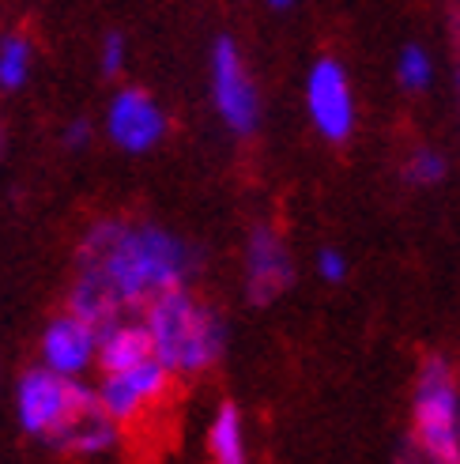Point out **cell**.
I'll use <instances>...</instances> for the list:
<instances>
[{
	"mask_svg": "<svg viewBox=\"0 0 460 464\" xmlns=\"http://www.w3.org/2000/svg\"><path fill=\"white\" fill-rule=\"evenodd\" d=\"M144 329L151 336V355L170 374H204L223 355V321L181 287L151 298L144 306Z\"/></svg>",
	"mask_w": 460,
	"mask_h": 464,
	"instance_id": "7a4b0ae2",
	"label": "cell"
},
{
	"mask_svg": "<svg viewBox=\"0 0 460 464\" xmlns=\"http://www.w3.org/2000/svg\"><path fill=\"white\" fill-rule=\"evenodd\" d=\"M456 378L446 359H426L416 385V450L426 464H460Z\"/></svg>",
	"mask_w": 460,
	"mask_h": 464,
	"instance_id": "277c9868",
	"label": "cell"
},
{
	"mask_svg": "<svg viewBox=\"0 0 460 464\" xmlns=\"http://www.w3.org/2000/svg\"><path fill=\"white\" fill-rule=\"evenodd\" d=\"M268 5H272V8H287V5H291V0H268Z\"/></svg>",
	"mask_w": 460,
	"mask_h": 464,
	"instance_id": "44dd1931",
	"label": "cell"
},
{
	"mask_svg": "<svg viewBox=\"0 0 460 464\" xmlns=\"http://www.w3.org/2000/svg\"><path fill=\"white\" fill-rule=\"evenodd\" d=\"M83 276L99 280L118 306H148L155 295L181 287L193 272V253L155 223L102 219L80 246Z\"/></svg>",
	"mask_w": 460,
	"mask_h": 464,
	"instance_id": "6da1fadb",
	"label": "cell"
},
{
	"mask_svg": "<svg viewBox=\"0 0 460 464\" xmlns=\"http://www.w3.org/2000/svg\"><path fill=\"white\" fill-rule=\"evenodd\" d=\"M317 276H321L325 284H340L343 276H348V261H343V253L321 249V253H317Z\"/></svg>",
	"mask_w": 460,
	"mask_h": 464,
	"instance_id": "ac0fdd59",
	"label": "cell"
},
{
	"mask_svg": "<svg viewBox=\"0 0 460 464\" xmlns=\"http://www.w3.org/2000/svg\"><path fill=\"white\" fill-rule=\"evenodd\" d=\"M212 99H216L219 118L238 136H249L257 129L261 99H257V87H253V76L238 53L235 38H216L212 45Z\"/></svg>",
	"mask_w": 460,
	"mask_h": 464,
	"instance_id": "5b68a950",
	"label": "cell"
},
{
	"mask_svg": "<svg viewBox=\"0 0 460 464\" xmlns=\"http://www.w3.org/2000/svg\"><path fill=\"white\" fill-rule=\"evenodd\" d=\"M106 132H110V140L125 151H148L163 140L167 118L148 91L125 87L113 95V102L106 110Z\"/></svg>",
	"mask_w": 460,
	"mask_h": 464,
	"instance_id": "ba28073f",
	"label": "cell"
},
{
	"mask_svg": "<svg viewBox=\"0 0 460 464\" xmlns=\"http://www.w3.org/2000/svg\"><path fill=\"white\" fill-rule=\"evenodd\" d=\"M407 178L416 181V185L442 181L446 178V159L438 151H430V148H419L416 155H411V162H407Z\"/></svg>",
	"mask_w": 460,
	"mask_h": 464,
	"instance_id": "e0dca14e",
	"label": "cell"
},
{
	"mask_svg": "<svg viewBox=\"0 0 460 464\" xmlns=\"http://www.w3.org/2000/svg\"><path fill=\"white\" fill-rule=\"evenodd\" d=\"M64 144H68V148H83V144H87V121H72V125H68Z\"/></svg>",
	"mask_w": 460,
	"mask_h": 464,
	"instance_id": "ffe728a7",
	"label": "cell"
},
{
	"mask_svg": "<svg viewBox=\"0 0 460 464\" xmlns=\"http://www.w3.org/2000/svg\"><path fill=\"white\" fill-rule=\"evenodd\" d=\"M144 359H155L151 355V336L144 329V321H118L113 317L110 324L99 329V366L102 370H125V366H136Z\"/></svg>",
	"mask_w": 460,
	"mask_h": 464,
	"instance_id": "8fae6325",
	"label": "cell"
},
{
	"mask_svg": "<svg viewBox=\"0 0 460 464\" xmlns=\"http://www.w3.org/2000/svg\"><path fill=\"white\" fill-rule=\"evenodd\" d=\"M397 76L407 91H423L434 76V68H430V57L419 50V45H407V50L400 53V64H397Z\"/></svg>",
	"mask_w": 460,
	"mask_h": 464,
	"instance_id": "2e32d148",
	"label": "cell"
},
{
	"mask_svg": "<svg viewBox=\"0 0 460 464\" xmlns=\"http://www.w3.org/2000/svg\"><path fill=\"white\" fill-rule=\"evenodd\" d=\"M99 359V329L76 314H61L42 333V362L64 378H80Z\"/></svg>",
	"mask_w": 460,
	"mask_h": 464,
	"instance_id": "30bf717a",
	"label": "cell"
},
{
	"mask_svg": "<svg viewBox=\"0 0 460 464\" xmlns=\"http://www.w3.org/2000/svg\"><path fill=\"white\" fill-rule=\"evenodd\" d=\"M306 106H310V118L317 125V132L325 140L340 144L348 140L351 129H355V99H351V83L348 72L336 57H321L310 68V80H306Z\"/></svg>",
	"mask_w": 460,
	"mask_h": 464,
	"instance_id": "52a82bcc",
	"label": "cell"
},
{
	"mask_svg": "<svg viewBox=\"0 0 460 464\" xmlns=\"http://www.w3.org/2000/svg\"><path fill=\"white\" fill-rule=\"evenodd\" d=\"M95 408H99L95 389L80 385V378H64L50 366L23 374L19 392H15V411H19L23 430L50 438V442H57V434H64L80 415Z\"/></svg>",
	"mask_w": 460,
	"mask_h": 464,
	"instance_id": "3957f363",
	"label": "cell"
},
{
	"mask_svg": "<svg viewBox=\"0 0 460 464\" xmlns=\"http://www.w3.org/2000/svg\"><path fill=\"white\" fill-rule=\"evenodd\" d=\"M118 303H113V295L99 284L91 280V276H80V284L72 287V298H68V314H76L83 321H91L95 329H102V324H110L113 317H118Z\"/></svg>",
	"mask_w": 460,
	"mask_h": 464,
	"instance_id": "5bb4252c",
	"label": "cell"
},
{
	"mask_svg": "<svg viewBox=\"0 0 460 464\" xmlns=\"http://www.w3.org/2000/svg\"><path fill=\"white\" fill-rule=\"evenodd\" d=\"M456 438H460V415H456Z\"/></svg>",
	"mask_w": 460,
	"mask_h": 464,
	"instance_id": "7402d4cb",
	"label": "cell"
},
{
	"mask_svg": "<svg viewBox=\"0 0 460 464\" xmlns=\"http://www.w3.org/2000/svg\"><path fill=\"white\" fill-rule=\"evenodd\" d=\"M31 72V42L23 34H5L0 38V87L15 91L27 83Z\"/></svg>",
	"mask_w": 460,
	"mask_h": 464,
	"instance_id": "9a60e30c",
	"label": "cell"
},
{
	"mask_svg": "<svg viewBox=\"0 0 460 464\" xmlns=\"http://www.w3.org/2000/svg\"><path fill=\"white\" fill-rule=\"evenodd\" d=\"M125 38L121 34H106V42H102V72L106 76H118L121 68H125Z\"/></svg>",
	"mask_w": 460,
	"mask_h": 464,
	"instance_id": "d6986e66",
	"label": "cell"
},
{
	"mask_svg": "<svg viewBox=\"0 0 460 464\" xmlns=\"http://www.w3.org/2000/svg\"><path fill=\"white\" fill-rule=\"evenodd\" d=\"M113 442H118V423L110 420L102 408L80 415V420L68 427L64 434H57V446L76 453V457H95V453H106Z\"/></svg>",
	"mask_w": 460,
	"mask_h": 464,
	"instance_id": "7c38bea8",
	"label": "cell"
},
{
	"mask_svg": "<svg viewBox=\"0 0 460 464\" xmlns=\"http://www.w3.org/2000/svg\"><path fill=\"white\" fill-rule=\"evenodd\" d=\"M208 453L216 464H245V427L235 404H223L208 423Z\"/></svg>",
	"mask_w": 460,
	"mask_h": 464,
	"instance_id": "4fadbf2b",
	"label": "cell"
},
{
	"mask_svg": "<svg viewBox=\"0 0 460 464\" xmlns=\"http://www.w3.org/2000/svg\"><path fill=\"white\" fill-rule=\"evenodd\" d=\"M170 378L174 374L158 359H144L125 370H106L95 397L113 423H129L136 415L151 411L155 404H163V397L170 392Z\"/></svg>",
	"mask_w": 460,
	"mask_h": 464,
	"instance_id": "8992f818",
	"label": "cell"
},
{
	"mask_svg": "<svg viewBox=\"0 0 460 464\" xmlns=\"http://www.w3.org/2000/svg\"><path fill=\"white\" fill-rule=\"evenodd\" d=\"M294 280V265L283 238L268 227H257L245 242V291L257 306L275 303Z\"/></svg>",
	"mask_w": 460,
	"mask_h": 464,
	"instance_id": "9c48e42d",
	"label": "cell"
},
{
	"mask_svg": "<svg viewBox=\"0 0 460 464\" xmlns=\"http://www.w3.org/2000/svg\"><path fill=\"white\" fill-rule=\"evenodd\" d=\"M0 148H5V132H0Z\"/></svg>",
	"mask_w": 460,
	"mask_h": 464,
	"instance_id": "603a6c76",
	"label": "cell"
}]
</instances>
